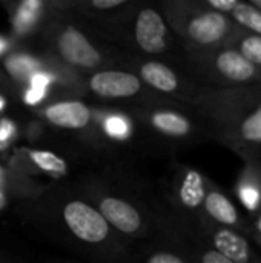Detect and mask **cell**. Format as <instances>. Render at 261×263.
<instances>
[{"label": "cell", "instance_id": "1", "mask_svg": "<svg viewBox=\"0 0 261 263\" xmlns=\"http://www.w3.org/2000/svg\"><path fill=\"white\" fill-rule=\"evenodd\" d=\"M18 220L86 263H128L135 242L118 234L71 183H51L18 203Z\"/></svg>", "mask_w": 261, "mask_h": 263}, {"label": "cell", "instance_id": "2", "mask_svg": "<svg viewBox=\"0 0 261 263\" xmlns=\"http://www.w3.org/2000/svg\"><path fill=\"white\" fill-rule=\"evenodd\" d=\"M123 237L142 243L157 236L152 202L157 185L137 165H105L69 182Z\"/></svg>", "mask_w": 261, "mask_h": 263}, {"label": "cell", "instance_id": "3", "mask_svg": "<svg viewBox=\"0 0 261 263\" xmlns=\"http://www.w3.org/2000/svg\"><path fill=\"white\" fill-rule=\"evenodd\" d=\"M209 125L212 140L245 160L261 148V85L203 88L191 103Z\"/></svg>", "mask_w": 261, "mask_h": 263}, {"label": "cell", "instance_id": "4", "mask_svg": "<svg viewBox=\"0 0 261 263\" xmlns=\"http://www.w3.org/2000/svg\"><path fill=\"white\" fill-rule=\"evenodd\" d=\"M57 11L46 22L34 43L68 69L83 76L106 68H118L125 52L103 40L89 25L75 15Z\"/></svg>", "mask_w": 261, "mask_h": 263}, {"label": "cell", "instance_id": "5", "mask_svg": "<svg viewBox=\"0 0 261 263\" xmlns=\"http://www.w3.org/2000/svg\"><path fill=\"white\" fill-rule=\"evenodd\" d=\"M129 108L140 125L151 157H172L212 140L209 125L189 105L154 96Z\"/></svg>", "mask_w": 261, "mask_h": 263}, {"label": "cell", "instance_id": "6", "mask_svg": "<svg viewBox=\"0 0 261 263\" xmlns=\"http://www.w3.org/2000/svg\"><path fill=\"white\" fill-rule=\"evenodd\" d=\"M95 32L126 55L166 59L182 63L183 46L162 14L158 2L134 0L131 9L120 20Z\"/></svg>", "mask_w": 261, "mask_h": 263}, {"label": "cell", "instance_id": "7", "mask_svg": "<svg viewBox=\"0 0 261 263\" xmlns=\"http://www.w3.org/2000/svg\"><path fill=\"white\" fill-rule=\"evenodd\" d=\"M158 8L183 48L211 49L229 45L238 28L202 0H160Z\"/></svg>", "mask_w": 261, "mask_h": 263}, {"label": "cell", "instance_id": "8", "mask_svg": "<svg viewBox=\"0 0 261 263\" xmlns=\"http://www.w3.org/2000/svg\"><path fill=\"white\" fill-rule=\"evenodd\" d=\"M182 65L203 88L234 89L261 85L260 68L231 45L211 49L183 48Z\"/></svg>", "mask_w": 261, "mask_h": 263}, {"label": "cell", "instance_id": "9", "mask_svg": "<svg viewBox=\"0 0 261 263\" xmlns=\"http://www.w3.org/2000/svg\"><path fill=\"white\" fill-rule=\"evenodd\" d=\"M3 160L28 177L46 185L69 183L83 173L82 166L88 170L85 157L69 142L62 145L51 142L42 145L20 143Z\"/></svg>", "mask_w": 261, "mask_h": 263}, {"label": "cell", "instance_id": "10", "mask_svg": "<svg viewBox=\"0 0 261 263\" xmlns=\"http://www.w3.org/2000/svg\"><path fill=\"white\" fill-rule=\"evenodd\" d=\"M118 68L134 72L154 96L189 106L203 89L180 62L125 54Z\"/></svg>", "mask_w": 261, "mask_h": 263}, {"label": "cell", "instance_id": "11", "mask_svg": "<svg viewBox=\"0 0 261 263\" xmlns=\"http://www.w3.org/2000/svg\"><path fill=\"white\" fill-rule=\"evenodd\" d=\"M78 96L95 105L112 106H132L154 97L143 82L125 68H106L83 74Z\"/></svg>", "mask_w": 261, "mask_h": 263}, {"label": "cell", "instance_id": "12", "mask_svg": "<svg viewBox=\"0 0 261 263\" xmlns=\"http://www.w3.org/2000/svg\"><path fill=\"white\" fill-rule=\"evenodd\" d=\"M157 237L174 247L188 263H234L214 250L195 230L191 219L177 214L158 196L152 202Z\"/></svg>", "mask_w": 261, "mask_h": 263}, {"label": "cell", "instance_id": "13", "mask_svg": "<svg viewBox=\"0 0 261 263\" xmlns=\"http://www.w3.org/2000/svg\"><path fill=\"white\" fill-rule=\"evenodd\" d=\"M209 183L211 179L197 168L174 160L163 183L157 185V191L160 199L177 214L200 220Z\"/></svg>", "mask_w": 261, "mask_h": 263}, {"label": "cell", "instance_id": "14", "mask_svg": "<svg viewBox=\"0 0 261 263\" xmlns=\"http://www.w3.org/2000/svg\"><path fill=\"white\" fill-rule=\"evenodd\" d=\"M28 114L40 120L52 133H63L75 139L92 122V103L78 96H58Z\"/></svg>", "mask_w": 261, "mask_h": 263}, {"label": "cell", "instance_id": "15", "mask_svg": "<svg viewBox=\"0 0 261 263\" xmlns=\"http://www.w3.org/2000/svg\"><path fill=\"white\" fill-rule=\"evenodd\" d=\"M9 35L18 45H34L49 17L57 11L55 0H2Z\"/></svg>", "mask_w": 261, "mask_h": 263}, {"label": "cell", "instance_id": "16", "mask_svg": "<svg viewBox=\"0 0 261 263\" xmlns=\"http://www.w3.org/2000/svg\"><path fill=\"white\" fill-rule=\"evenodd\" d=\"M197 233L220 254L234 263H261L249 239L234 230L218 227L206 219H191Z\"/></svg>", "mask_w": 261, "mask_h": 263}, {"label": "cell", "instance_id": "17", "mask_svg": "<svg viewBox=\"0 0 261 263\" xmlns=\"http://www.w3.org/2000/svg\"><path fill=\"white\" fill-rule=\"evenodd\" d=\"M203 219L218 227L234 230L246 237H252L255 231L254 222L246 219L235 206L232 199L212 180L203 202Z\"/></svg>", "mask_w": 261, "mask_h": 263}, {"label": "cell", "instance_id": "18", "mask_svg": "<svg viewBox=\"0 0 261 263\" xmlns=\"http://www.w3.org/2000/svg\"><path fill=\"white\" fill-rule=\"evenodd\" d=\"M48 185L37 182L6 160H0V213L38 196Z\"/></svg>", "mask_w": 261, "mask_h": 263}, {"label": "cell", "instance_id": "19", "mask_svg": "<svg viewBox=\"0 0 261 263\" xmlns=\"http://www.w3.org/2000/svg\"><path fill=\"white\" fill-rule=\"evenodd\" d=\"M128 263H188L186 259L168 242L154 237L148 242L135 243Z\"/></svg>", "mask_w": 261, "mask_h": 263}, {"label": "cell", "instance_id": "20", "mask_svg": "<svg viewBox=\"0 0 261 263\" xmlns=\"http://www.w3.org/2000/svg\"><path fill=\"white\" fill-rule=\"evenodd\" d=\"M23 140V120L6 112L0 116V160H3Z\"/></svg>", "mask_w": 261, "mask_h": 263}, {"label": "cell", "instance_id": "21", "mask_svg": "<svg viewBox=\"0 0 261 263\" xmlns=\"http://www.w3.org/2000/svg\"><path fill=\"white\" fill-rule=\"evenodd\" d=\"M229 45L234 46L248 62L261 69V35L242 29L238 26Z\"/></svg>", "mask_w": 261, "mask_h": 263}, {"label": "cell", "instance_id": "22", "mask_svg": "<svg viewBox=\"0 0 261 263\" xmlns=\"http://www.w3.org/2000/svg\"><path fill=\"white\" fill-rule=\"evenodd\" d=\"M17 46V42L9 34H0V62Z\"/></svg>", "mask_w": 261, "mask_h": 263}, {"label": "cell", "instance_id": "23", "mask_svg": "<svg viewBox=\"0 0 261 263\" xmlns=\"http://www.w3.org/2000/svg\"><path fill=\"white\" fill-rule=\"evenodd\" d=\"M0 94H11V96H12L11 88H9V83H8V80H6L5 74L2 72V69H0ZM12 99H14V97H12Z\"/></svg>", "mask_w": 261, "mask_h": 263}, {"label": "cell", "instance_id": "24", "mask_svg": "<svg viewBox=\"0 0 261 263\" xmlns=\"http://www.w3.org/2000/svg\"><path fill=\"white\" fill-rule=\"evenodd\" d=\"M243 162H245V163H255V165H261V148L260 149H257L255 153H252L249 157H246Z\"/></svg>", "mask_w": 261, "mask_h": 263}, {"label": "cell", "instance_id": "25", "mask_svg": "<svg viewBox=\"0 0 261 263\" xmlns=\"http://www.w3.org/2000/svg\"><path fill=\"white\" fill-rule=\"evenodd\" d=\"M0 263H22L18 260H15L14 257H11L9 254H6L5 251L0 250Z\"/></svg>", "mask_w": 261, "mask_h": 263}, {"label": "cell", "instance_id": "26", "mask_svg": "<svg viewBox=\"0 0 261 263\" xmlns=\"http://www.w3.org/2000/svg\"><path fill=\"white\" fill-rule=\"evenodd\" d=\"M48 263H86L82 262V260H77V259H52Z\"/></svg>", "mask_w": 261, "mask_h": 263}, {"label": "cell", "instance_id": "27", "mask_svg": "<svg viewBox=\"0 0 261 263\" xmlns=\"http://www.w3.org/2000/svg\"><path fill=\"white\" fill-rule=\"evenodd\" d=\"M252 239H254V240H257V242H258V243L261 245V233L254 231V234H252Z\"/></svg>", "mask_w": 261, "mask_h": 263}]
</instances>
